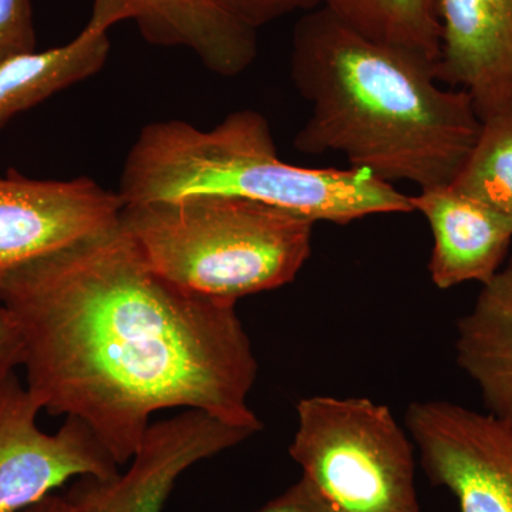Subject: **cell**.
Here are the masks:
<instances>
[{
    "mask_svg": "<svg viewBox=\"0 0 512 512\" xmlns=\"http://www.w3.org/2000/svg\"><path fill=\"white\" fill-rule=\"evenodd\" d=\"M231 15L251 26L261 28L295 12H311L325 0H217Z\"/></svg>",
    "mask_w": 512,
    "mask_h": 512,
    "instance_id": "ac0fdd59",
    "label": "cell"
},
{
    "mask_svg": "<svg viewBox=\"0 0 512 512\" xmlns=\"http://www.w3.org/2000/svg\"><path fill=\"white\" fill-rule=\"evenodd\" d=\"M289 454L335 512H420L414 443L367 397H305Z\"/></svg>",
    "mask_w": 512,
    "mask_h": 512,
    "instance_id": "5b68a950",
    "label": "cell"
},
{
    "mask_svg": "<svg viewBox=\"0 0 512 512\" xmlns=\"http://www.w3.org/2000/svg\"><path fill=\"white\" fill-rule=\"evenodd\" d=\"M404 421L424 473L460 512H512V421L443 400L410 404Z\"/></svg>",
    "mask_w": 512,
    "mask_h": 512,
    "instance_id": "8992f818",
    "label": "cell"
},
{
    "mask_svg": "<svg viewBox=\"0 0 512 512\" xmlns=\"http://www.w3.org/2000/svg\"><path fill=\"white\" fill-rule=\"evenodd\" d=\"M117 194L124 205L229 195L274 205L315 224L414 212L410 195L366 171L286 163L268 120L255 110L234 111L211 130L183 120L146 124L124 160Z\"/></svg>",
    "mask_w": 512,
    "mask_h": 512,
    "instance_id": "3957f363",
    "label": "cell"
},
{
    "mask_svg": "<svg viewBox=\"0 0 512 512\" xmlns=\"http://www.w3.org/2000/svg\"><path fill=\"white\" fill-rule=\"evenodd\" d=\"M22 512H74L64 495L50 494L39 503Z\"/></svg>",
    "mask_w": 512,
    "mask_h": 512,
    "instance_id": "44dd1931",
    "label": "cell"
},
{
    "mask_svg": "<svg viewBox=\"0 0 512 512\" xmlns=\"http://www.w3.org/2000/svg\"><path fill=\"white\" fill-rule=\"evenodd\" d=\"M256 512H335L311 487L301 480Z\"/></svg>",
    "mask_w": 512,
    "mask_h": 512,
    "instance_id": "d6986e66",
    "label": "cell"
},
{
    "mask_svg": "<svg viewBox=\"0 0 512 512\" xmlns=\"http://www.w3.org/2000/svg\"><path fill=\"white\" fill-rule=\"evenodd\" d=\"M23 360L25 345L18 322L0 305V375L15 372L16 367L23 366Z\"/></svg>",
    "mask_w": 512,
    "mask_h": 512,
    "instance_id": "ffe728a7",
    "label": "cell"
},
{
    "mask_svg": "<svg viewBox=\"0 0 512 512\" xmlns=\"http://www.w3.org/2000/svg\"><path fill=\"white\" fill-rule=\"evenodd\" d=\"M456 353L487 412L512 421V258L458 322Z\"/></svg>",
    "mask_w": 512,
    "mask_h": 512,
    "instance_id": "5bb4252c",
    "label": "cell"
},
{
    "mask_svg": "<svg viewBox=\"0 0 512 512\" xmlns=\"http://www.w3.org/2000/svg\"><path fill=\"white\" fill-rule=\"evenodd\" d=\"M291 79L311 106L293 147L343 154L384 183L450 185L483 127L466 92L440 87L436 64L360 35L325 5L293 29Z\"/></svg>",
    "mask_w": 512,
    "mask_h": 512,
    "instance_id": "7a4b0ae2",
    "label": "cell"
},
{
    "mask_svg": "<svg viewBox=\"0 0 512 512\" xmlns=\"http://www.w3.org/2000/svg\"><path fill=\"white\" fill-rule=\"evenodd\" d=\"M150 45L191 50L210 72L244 73L258 55L256 30L217 0H120Z\"/></svg>",
    "mask_w": 512,
    "mask_h": 512,
    "instance_id": "4fadbf2b",
    "label": "cell"
},
{
    "mask_svg": "<svg viewBox=\"0 0 512 512\" xmlns=\"http://www.w3.org/2000/svg\"><path fill=\"white\" fill-rule=\"evenodd\" d=\"M0 305L22 333L30 396L83 421L119 466L161 410L262 429L248 406L258 362L237 302L157 274L121 225L13 272Z\"/></svg>",
    "mask_w": 512,
    "mask_h": 512,
    "instance_id": "6da1fadb",
    "label": "cell"
},
{
    "mask_svg": "<svg viewBox=\"0 0 512 512\" xmlns=\"http://www.w3.org/2000/svg\"><path fill=\"white\" fill-rule=\"evenodd\" d=\"M436 79L463 90L481 121L512 116V0H436Z\"/></svg>",
    "mask_w": 512,
    "mask_h": 512,
    "instance_id": "30bf717a",
    "label": "cell"
},
{
    "mask_svg": "<svg viewBox=\"0 0 512 512\" xmlns=\"http://www.w3.org/2000/svg\"><path fill=\"white\" fill-rule=\"evenodd\" d=\"M130 20L120 0H94L92 16L72 42L0 63V130L55 94L100 72L109 59V30Z\"/></svg>",
    "mask_w": 512,
    "mask_h": 512,
    "instance_id": "7c38bea8",
    "label": "cell"
},
{
    "mask_svg": "<svg viewBox=\"0 0 512 512\" xmlns=\"http://www.w3.org/2000/svg\"><path fill=\"white\" fill-rule=\"evenodd\" d=\"M36 45L32 0H0V63L35 52Z\"/></svg>",
    "mask_w": 512,
    "mask_h": 512,
    "instance_id": "e0dca14e",
    "label": "cell"
},
{
    "mask_svg": "<svg viewBox=\"0 0 512 512\" xmlns=\"http://www.w3.org/2000/svg\"><path fill=\"white\" fill-rule=\"evenodd\" d=\"M117 191L90 177L36 180L0 175V286L13 272L120 225Z\"/></svg>",
    "mask_w": 512,
    "mask_h": 512,
    "instance_id": "ba28073f",
    "label": "cell"
},
{
    "mask_svg": "<svg viewBox=\"0 0 512 512\" xmlns=\"http://www.w3.org/2000/svg\"><path fill=\"white\" fill-rule=\"evenodd\" d=\"M450 185L512 224V116L483 121L476 146Z\"/></svg>",
    "mask_w": 512,
    "mask_h": 512,
    "instance_id": "2e32d148",
    "label": "cell"
},
{
    "mask_svg": "<svg viewBox=\"0 0 512 512\" xmlns=\"http://www.w3.org/2000/svg\"><path fill=\"white\" fill-rule=\"evenodd\" d=\"M412 204L433 235L429 274L437 288L466 282L483 286L503 268L512 244V224L483 202L444 185L420 190L412 195Z\"/></svg>",
    "mask_w": 512,
    "mask_h": 512,
    "instance_id": "8fae6325",
    "label": "cell"
},
{
    "mask_svg": "<svg viewBox=\"0 0 512 512\" xmlns=\"http://www.w3.org/2000/svg\"><path fill=\"white\" fill-rule=\"evenodd\" d=\"M0 376H3V375H0Z\"/></svg>",
    "mask_w": 512,
    "mask_h": 512,
    "instance_id": "7402d4cb",
    "label": "cell"
},
{
    "mask_svg": "<svg viewBox=\"0 0 512 512\" xmlns=\"http://www.w3.org/2000/svg\"><path fill=\"white\" fill-rule=\"evenodd\" d=\"M120 225L157 274L238 302L295 281L315 222L264 202L195 194L124 205Z\"/></svg>",
    "mask_w": 512,
    "mask_h": 512,
    "instance_id": "277c9868",
    "label": "cell"
},
{
    "mask_svg": "<svg viewBox=\"0 0 512 512\" xmlns=\"http://www.w3.org/2000/svg\"><path fill=\"white\" fill-rule=\"evenodd\" d=\"M40 412L15 372L0 376V512L28 510L73 478L120 473L83 421L67 417L47 434L37 426Z\"/></svg>",
    "mask_w": 512,
    "mask_h": 512,
    "instance_id": "52a82bcc",
    "label": "cell"
},
{
    "mask_svg": "<svg viewBox=\"0 0 512 512\" xmlns=\"http://www.w3.org/2000/svg\"><path fill=\"white\" fill-rule=\"evenodd\" d=\"M200 410L151 423L124 474L80 477L64 495L74 512H163L181 474L254 436Z\"/></svg>",
    "mask_w": 512,
    "mask_h": 512,
    "instance_id": "9c48e42d",
    "label": "cell"
},
{
    "mask_svg": "<svg viewBox=\"0 0 512 512\" xmlns=\"http://www.w3.org/2000/svg\"><path fill=\"white\" fill-rule=\"evenodd\" d=\"M323 5L375 42L399 47L434 64L439 59L436 0H325Z\"/></svg>",
    "mask_w": 512,
    "mask_h": 512,
    "instance_id": "9a60e30c",
    "label": "cell"
}]
</instances>
